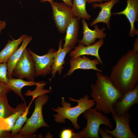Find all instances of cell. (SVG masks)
I'll list each match as a JSON object with an SVG mask.
<instances>
[{
  "label": "cell",
  "instance_id": "obj_23",
  "mask_svg": "<svg viewBox=\"0 0 138 138\" xmlns=\"http://www.w3.org/2000/svg\"><path fill=\"white\" fill-rule=\"evenodd\" d=\"M7 94L0 95V118L4 119L8 117L18 108V105L14 108L9 105L7 97Z\"/></svg>",
  "mask_w": 138,
  "mask_h": 138
},
{
  "label": "cell",
  "instance_id": "obj_20",
  "mask_svg": "<svg viewBox=\"0 0 138 138\" xmlns=\"http://www.w3.org/2000/svg\"><path fill=\"white\" fill-rule=\"evenodd\" d=\"M26 35H22L17 39L9 40L0 52V63L7 62L10 56L24 41Z\"/></svg>",
  "mask_w": 138,
  "mask_h": 138
},
{
  "label": "cell",
  "instance_id": "obj_24",
  "mask_svg": "<svg viewBox=\"0 0 138 138\" xmlns=\"http://www.w3.org/2000/svg\"><path fill=\"white\" fill-rule=\"evenodd\" d=\"M33 100L32 99L29 104L26 107L24 113L17 120L12 130L11 134L14 138H18L17 134L22 128L24 124L27 119V116L29 113V110Z\"/></svg>",
  "mask_w": 138,
  "mask_h": 138
},
{
  "label": "cell",
  "instance_id": "obj_33",
  "mask_svg": "<svg viewBox=\"0 0 138 138\" xmlns=\"http://www.w3.org/2000/svg\"><path fill=\"white\" fill-rule=\"evenodd\" d=\"M109 0H87V2L89 4L98 2L99 3H102L103 1H108Z\"/></svg>",
  "mask_w": 138,
  "mask_h": 138
},
{
  "label": "cell",
  "instance_id": "obj_1",
  "mask_svg": "<svg viewBox=\"0 0 138 138\" xmlns=\"http://www.w3.org/2000/svg\"><path fill=\"white\" fill-rule=\"evenodd\" d=\"M109 78L123 94L138 84V53L129 50L113 66Z\"/></svg>",
  "mask_w": 138,
  "mask_h": 138
},
{
  "label": "cell",
  "instance_id": "obj_9",
  "mask_svg": "<svg viewBox=\"0 0 138 138\" xmlns=\"http://www.w3.org/2000/svg\"><path fill=\"white\" fill-rule=\"evenodd\" d=\"M28 50L32 56L34 61L35 77L44 76L51 73L56 50L54 49H51L47 53L40 56L36 54L29 48Z\"/></svg>",
  "mask_w": 138,
  "mask_h": 138
},
{
  "label": "cell",
  "instance_id": "obj_5",
  "mask_svg": "<svg viewBox=\"0 0 138 138\" xmlns=\"http://www.w3.org/2000/svg\"><path fill=\"white\" fill-rule=\"evenodd\" d=\"M83 113L87 121L86 126L81 131L75 133L73 138H100L98 132L101 125L110 129L113 127L109 118L95 108H89Z\"/></svg>",
  "mask_w": 138,
  "mask_h": 138
},
{
  "label": "cell",
  "instance_id": "obj_14",
  "mask_svg": "<svg viewBox=\"0 0 138 138\" xmlns=\"http://www.w3.org/2000/svg\"><path fill=\"white\" fill-rule=\"evenodd\" d=\"M82 19L83 36L81 40L78 41L79 43L86 46L95 43L97 39H103L106 38V34L104 32L106 30L105 28L100 29L96 24L94 25V29L92 30L89 28L86 19Z\"/></svg>",
  "mask_w": 138,
  "mask_h": 138
},
{
  "label": "cell",
  "instance_id": "obj_26",
  "mask_svg": "<svg viewBox=\"0 0 138 138\" xmlns=\"http://www.w3.org/2000/svg\"><path fill=\"white\" fill-rule=\"evenodd\" d=\"M7 74V62L0 63V82L7 84L8 79Z\"/></svg>",
  "mask_w": 138,
  "mask_h": 138
},
{
  "label": "cell",
  "instance_id": "obj_15",
  "mask_svg": "<svg viewBox=\"0 0 138 138\" xmlns=\"http://www.w3.org/2000/svg\"><path fill=\"white\" fill-rule=\"evenodd\" d=\"M119 1V0H109L104 3H93L92 6L94 8L99 7L101 10L96 18L90 23V26H92L98 23L102 22L107 25L108 28H110L112 9Z\"/></svg>",
  "mask_w": 138,
  "mask_h": 138
},
{
  "label": "cell",
  "instance_id": "obj_13",
  "mask_svg": "<svg viewBox=\"0 0 138 138\" xmlns=\"http://www.w3.org/2000/svg\"><path fill=\"white\" fill-rule=\"evenodd\" d=\"M127 5L122 11L113 13L114 15L125 16L130 22L131 29L129 33L130 37L138 36V30L135 27V22L138 21V0H126Z\"/></svg>",
  "mask_w": 138,
  "mask_h": 138
},
{
  "label": "cell",
  "instance_id": "obj_16",
  "mask_svg": "<svg viewBox=\"0 0 138 138\" xmlns=\"http://www.w3.org/2000/svg\"><path fill=\"white\" fill-rule=\"evenodd\" d=\"M62 40H60L58 50L56 51L54 55V62L52 66L51 73L52 76L49 80L50 81L54 77L57 72L59 74H61L63 68V65L65 63L64 60L66 56L72 49L70 47L62 48Z\"/></svg>",
  "mask_w": 138,
  "mask_h": 138
},
{
  "label": "cell",
  "instance_id": "obj_25",
  "mask_svg": "<svg viewBox=\"0 0 138 138\" xmlns=\"http://www.w3.org/2000/svg\"><path fill=\"white\" fill-rule=\"evenodd\" d=\"M46 84V83L44 82H38L36 85V88L33 91L28 90L25 95L27 96H32V99L34 100L39 96L49 93L51 91L50 90L44 89L43 87Z\"/></svg>",
  "mask_w": 138,
  "mask_h": 138
},
{
  "label": "cell",
  "instance_id": "obj_27",
  "mask_svg": "<svg viewBox=\"0 0 138 138\" xmlns=\"http://www.w3.org/2000/svg\"><path fill=\"white\" fill-rule=\"evenodd\" d=\"M74 134L73 130L70 129H65L61 132L60 137L61 138H73Z\"/></svg>",
  "mask_w": 138,
  "mask_h": 138
},
{
  "label": "cell",
  "instance_id": "obj_4",
  "mask_svg": "<svg viewBox=\"0 0 138 138\" xmlns=\"http://www.w3.org/2000/svg\"><path fill=\"white\" fill-rule=\"evenodd\" d=\"M49 99L48 96L46 94L39 96L35 99L34 111L17 134L19 138H34L36 135L34 133L38 129L42 127H50L44 120L42 114L43 106Z\"/></svg>",
  "mask_w": 138,
  "mask_h": 138
},
{
  "label": "cell",
  "instance_id": "obj_2",
  "mask_svg": "<svg viewBox=\"0 0 138 138\" xmlns=\"http://www.w3.org/2000/svg\"><path fill=\"white\" fill-rule=\"evenodd\" d=\"M96 80L91 84V96L95 102V108L106 114L115 113L113 108L123 94L115 86L109 76L96 71Z\"/></svg>",
  "mask_w": 138,
  "mask_h": 138
},
{
  "label": "cell",
  "instance_id": "obj_8",
  "mask_svg": "<svg viewBox=\"0 0 138 138\" xmlns=\"http://www.w3.org/2000/svg\"><path fill=\"white\" fill-rule=\"evenodd\" d=\"M116 126L114 129L110 130L106 126L104 130L112 136L116 138H137L132 132L129 123L132 119L129 112L121 115L116 113L112 114Z\"/></svg>",
  "mask_w": 138,
  "mask_h": 138
},
{
  "label": "cell",
  "instance_id": "obj_19",
  "mask_svg": "<svg viewBox=\"0 0 138 138\" xmlns=\"http://www.w3.org/2000/svg\"><path fill=\"white\" fill-rule=\"evenodd\" d=\"M38 82L32 81H26L20 78H15L12 77L8 78L7 85L15 94L21 98L24 102L25 99L21 93L22 88L25 86H32L36 85Z\"/></svg>",
  "mask_w": 138,
  "mask_h": 138
},
{
  "label": "cell",
  "instance_id": "obj_10",
  "mask_svg": "<svg viewBox=\"0 0 138 138\" xmlns=\"http://www.w3.org/2000/svg\"><path fill=\"white\" fill-rule=\"evenodd\" d=\"M70 67L67 73L64 77L70 76L74 71L78 69L93 70L102 73V71L97 67V66L100 64L98 60L96 58L91 60L85 55L71 58L70 60Z\"/></svg>",
  "mask_w": 138,
  "mask_h": 138
},
{
  "label": "cell",
  "instance_id": "obj_32",
  "mask_svg": "<svg viewBox=\"0 0 138 138\" xmlns=\"http://www.w3.org/2000/svg\"><path fill=\"white\" fill-rule=\"evenodd\" d=\"M132 50L138 53V39L137 38L134 42L133 49Z\"/></svg>",
  "mask_w": 138,
  "mask_h": 138
},
{
  "label": "cell",
  "instance_id": "obj_12",
  "mask_svg": "<svg viewBox=\"0 0 138 138\" xmlns=\"http://www.w3.org/2000/svg\"><path fill=\"white\" fill-rule=\"evenodd\" d=\"M104 43L103 39H99L94 43L89 45L86 46L79 43L78 45L75 47L74 50L70 52V56L71 58L85 55L93 56L99 60L100 64L102 66L103 62L99 55V51Z\"/></svg>",
  "mask_w": 138,
  "mask_h": 138
},
{
  "label": "cell",
  "instance_id": "obj_17",
  "mask_svg": "<svg viewBox=\"0 0 138 138\" xmlns=\"http://www.w3.org/2000/svg\"><path fill=\"white\" fill-rule=\"evenodd\" d=\"M79 20L75 17L68 25L66 29L63 48H74L78 40L79 28Z\"/></svg>",
  "mask_w": 138,
  "mask_h": 138
},
{
  "label": "cell",
  "instance_id": "obj_29",
  "mask_svg": "<svg viewBox=\"0 0 138 138\" xmlns=\"http://www.w3.org/2000/svg\"><path fill=\"white\" fill-rule=\"evenodd\" d=\"M14 138L10 131L0 128V138Z\"/></svg>",
  "mask_w": 138,
  "mask_h": 138
},
{
  "label": "cell",
  "instance_id": "obj_3",
  "mask_svg": "<svg viewBox=\"0 0 138 138\" xmlns=\"http://www.w3.org/2000/svg\"><path fill=\"white\" fill-rule=\"evenodd\" d=\"M89 98V96L87 95L78 100L69 97L68 99L70 101L76 102L78 103L76 106L72 107L71 103L66 101L63 97L62 98V107L52 108L57 113L53 115L54 120L57 123H64L65 122V119H68L71 122L75 129H79L80 127L77 122L78 118L85 111L95 104L94 100Z\"/></svg>",
  "mask_w": 138,
  "mask_h": 138
},
{
  "label": "cell",
  "instance_id": "obj_28",
  "mask_svg": "<svg viewBox=\"0 0 138 138\" xmlns=\"http://www.w3.org/2000/svg\"><path fill=\"white\" fill-rule=\"evenodd\" d=\"M11 91L7 84L0 82V95L5 93H8Z\"/></svg>",
  "mask_w": 138,
  "mask_h": 138
},
{
  "label": "cell",
  "instance_id": "obj_31",
  "mask_svg": "<svg viewBox=\"0 0 138 138\" xmlns=\"http://www.w3.org/2000/svg\"><path fill=\"white\" fill-rule=\"evenodd\" d=\"M64 3L69 6L72 7V0H62ZM53 0H41V2H49V3L53 1Z\"/></svg>",
  "mask_w": 138,
  "mask_h": 138
},
{
  "label": "cell",
  "instance_id": "obj_22",
  "mask_svg": "<svg viewBox=\"0 0 138 138\" xmlns=\"http://www.w3.org/2000/svg\"><path fill=\"white\" fill-rule=\"evenodd\" d=\"M17 105L18 108L15 112L6 118H1L7 125L5 130L9 131H11L17 120L24 113L27 106L26 102L20 103Z\"/></svg>",
  "mask_w": 138,
  "mask_h": 138
},
{
  "label": "cell",
  "instance_id": "obj_21",
  "mask_svg": "<svg viewBox=\"0 0 138 138\" xmlns=\"http://www.w3.org/2000/svg\"><path fill=\"white\" fill-rule=\"evenodd\" d=\"M86 2L87 0H73L72 10L79 21L82 19L89 20L91 18L86 10Z\"/></svg>",
  "mask_w": 138,
  "mask_h": 138
},
{
  "label": "cell",
  "instance_id": "obj_34",
  "mask_svg": "<svg viewBox=\"0 0 138 138\" xmlns=\"http://www.w3.org/2000/svg\"><path fill=\"white\" fill-rule=\"evenodd\" d=\"M6 23L5 21H2L0 20V34L2 30L6 28Z\"/></svg>",
  "mask_w": 138,
  "mask_h": 138
},
{
  "label": "cell",
  "instance_id": "obj_18",
  "mask_svg": "<svg viewBox=\"0 0 138 138\" xmlns=\"http://www.w3.org/2000/svg\"><path fill=\"white\" fill-rule=\"evenodd\" d=\"M32 39V37L26 35L21 45L13 52L7 62V76L8 78L12 77V73L17 62L19 59L27 45Z\"/></svg>",
  "mask_w": 138,
  "mask_h": 138
},
{
  "label": "cell",
  "instance_id": "obj_7",
  "mask_svg": "<svg viewBox=\"0 0 138 138\" xmlns=\"http://www.w3.org/2000/svg\"><path fill=\"white\" fill-rule=\"evenodd\" d=\"M35 82V66L32 56L26 48L14 69L12 76Z\"/></svg>",
  "mask_w": 138,
  "mask_h": 138
},
{
  "label": "cell",
  "instance_id": "obj_6",
  "mask_svg": "<svg viewBox=\"0 0 138 138\" xmlns=\"http://www.w3.org/2000/svg\"><path fill=\"white\" fill-rule=\"evenodd\" d=\"M52 18L59 31L63 33L73 19L75 17L72 7L64 3L52 1Z\"/></svg>",
  "mask_w": 138,
  "mask_h": 138
},
{
  "label": "cell",
  "instance_id": "obj_11",
  "mask_svg": "<svg viewBox=\"0 0 138 138\" xmlns=\"http://www.w3.org/2000/svg\"><path fill=\"white\" fill-rule=\"evenodd\" d=\"M138 103V84L134 89L124 93L114 106L115 113L121 115L129 112L130 108Z\"/></svg>",
  "mask_w": 138,
  "mask_h": 138
},
{
  "label": "cell",
  "instance_id": "obj_30",
  "mask_svg": "<svg viewBox=\"0 0 138 138\" xmlns=\"http://www.w3.org/2000/svg\"><path fill=\"white\" fill-rule=\"evenodd\" d=\"M98 134L102 138H112L113 136L106 132L102 128H100L98 131Z\"/></svg>",
  "mask_w": 138,
  "mask_h": 138
}]
</instances>
